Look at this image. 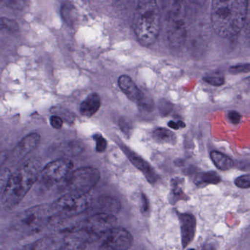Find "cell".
<instances>
[{
    "instance_id": "603a6c76",
    "label": "cell",
    "mask_w": 250,
    "mask_h": 250,
    "mask_svg": "<svg viewBox=\"0 0 250 250\" xmlns=\"http://www.w3.org/2000/svg\"><path fill=\"white\" fill-rule=\"evenodd\" d=\"M10 173L11 172L8 168L0 169V196L2 195L4 192V188L7 185Z\"/></svg>"
},
{
    "instance_id": "3957f363",
    "label": "cell",
    "mask_w": 250,
    "mask_h": 250,
    "mask_svg": "<svg viewBox=\"0 0 250 250\" xmlns=\"http://www.w3.org/2000/svg\"><path fill=\"white\" fill-rule=\"evenodd\" d=\"M160 9L157 0H138L133 18V30L138 42L144 46L152 45L158 38Z\"/></svg>"
},
{
    "instance_id": "cb8c5ba5",
    "label": "cell",
    "mask_w": 250,
    "mask_h": 250,
    "mask_svg": "<svg viewBox=\"0 0 250 250\" xmlns=\"http://www.w3.org/2000/svg\"><path fill=\"white\" fill-rule=\"evenodd\" d=\"M94 140L96 142V151L98 152H104L107 148V141L102 135L96 133L94 135Z\"/></svg>"
},
{
    "instance_id": "7c38bea8",
    "label": "cell",
    "mask_w": 250,
    "mask_h": 250,
    "mask_svg": "<svg viewBox=\"0 0 250 250\" xmlns=\"http://www.w3.org/2000/svg\"><path fill=\"white\" fill-rule=\"evenodd\" d=\"M121 207L120 201L116 198L110 196H102L97 200L94 206V209L96 211L95 214L102 213L116 216L120 212Z\"/></svg>"
},
{
    "instance_id": "74e56055",
    "label": "cell",
    "mask_w": 250,
    "mask_h": 250,
    "mask_svg": "<svg viewBox=\"0 0 250 250\" xmlns=\"http://www.w3.org/2000/svg\"><path fill=\"white\" fill-rule=\"evenodd\" d=\"M245 83H246V84L250 87V77L248 78V79L245 80Z\"/></svg>"
},
{
    "instance_id": "f1b7e54d",
    "label": "cell",
    "mask_w": 250,
    "mask_h": 250,
    "mask_svg": "<svg viewBox=\"0 0 250 250\" xmlns=\"http://www.w3.org/2000/svg\"><path fill=\"white\" fill-rule=\"evenodd\" d=\"M204 81L207 83L215 86H222L225 83V79L221 76H207L204 78Z\"/></svg>"
},
{
    "instance_id": "484cf974",
    "label": "cell",
    "mask_w": 250,
    "mask_h": 250,
    "mask_svg": "<svg viewBox=\"0 0 250 250\" xmlns=\"http://www.w3.org/2000/svg\"><path fill=\"white\" fill-rule=\"evenodd\" d=\"M229 72L232 74L249 73L250 72V64H240L232 66L229 69Z\"/></svg>"
},
{
    "instance_id": "277c9868",
    "label": "cell",
    "mask_w": 250,
    "mask_h": 250,
    "mask_svg": "<svg viewBox=\"0 0 250 250\" xmlns=\"http://www.w3.org/2000/svg\"><path fill=\"white\" fill-rule=\"evenodd\" d=\"M117 216L97 213L66 230L67 237L82 246L92 243L115 227Z\"/></svg>"
},
{
    "instance_id": "52a82bcc",
    "label": "cell",
    "mask_w": 250,
    "mask_h": 250,
    "mask_svg": "<svg viewBox=\"0 0 250 250\" xmlns=\"http://www.w3.org/2000/svg\"><path fill=\"white\" fill-rule=\"evenodd\" d=\"M101 179V173L93 167H83L76 169L66 178V187L68 192L89 194Z\"/></svg>"
},
{
    "instance_id": "9c48e42d",
    "label": "cell",
    "mask_w": 250,
    "mask_h": 250,
    "mask_svg": "<svg viewBox=\"0 0 250 250\" xmlns=\"http://www.w3.org/2000/svg\"><path fill=\"white\" fill-rule=\"evenodd\" d=\"M103 239L101 250H128L133 244L132 234L123 228H113Z\"/></svg>"
},
{
    "instance_id": "2e32d148",
    "label": "cell",
    "mask_w": 250,
    "mask_h": 250,
    "mask_svg": "<svg viewBox=\"0 0 250 250\" xmlns=\"http://www.w3.org/2000/svg\"><path fill=\"white\" fill-rule=\"evenodd\" d=\"M101 100L97 93H92L86 97L80 105V112L84 117L95 115L101 108Z\"/></svg>"
},
{
    "instance_id": "d4e9b609",
    "label": "cell",
    "mask_w": 250,
    "mask_h": 250,
    "mask_svg": "<svg viewBox=\"0 0 250 250\" xmlns=\"http://www.w3.org/2000/svg\"><path fill=\"white\" fill-rule=\"evenodd\" d=\"M7 4L15 10H23L28 7L26 0H7Z\"/></svg>"
},
{
    "instance_id": "5b68a950",
    "label": "cell",
    "mask_w": 250,
    "mask_h": 250,
    "mask_svg": "<svg viewBox=\"0 0 250 250\" xmlns=\"http://www.w3.org/2000/svg\"><path fill=\"white\" fill-rule=\"evenodd\" d=\"M54 217L51 204H41L16 215L12 222V227L23 234L37 233L46 227Z\"/></svg>"
},
{
    "instance_id": "44dd1931",
    "label": "cell",
    "mask_w": 250,
    "mask_h": 250,
    "mask_svg": "<svg viewBox=\"0 0 250 250\" xmlns=\"http://www.w3.org/2000/svg\"><path fill=\"white\" fill-rule=\"evenodd\" d=\"M173 104L170 101L166 99H162L158 103V110L160 114L163 117L168 116L170 113L173 111Z\"/></svg>"
},
{
    "instance_id": "7402d4cb",
    "label": "cell",
    "mask_w": 250,
    "mask_h": 250,
    "mask_svg": "<svg viewBox=\"0 0 250 250\" xmlns=\"http://www.w3.org/2000/svg\"><path fill=\"white\" fill-rule=\"evenodd\" d=\"M172 199L178 200L183 198V192H182V188L180 186V182L179 179H174L172 182Z\"/></svg>"
},
{
    "instance_id": "8fae6325",
    "label": "cell",
    "mask_w": 250,
    "mask_h": 250,
    "mask_svg": "<svg viewBox=\"0 0 250 250\" xmlns=\"http://www.w3.org/2000/svg\"><path fill=\"white\" fill-rule=\"evenodd\" d=\"M179 220L182 248L185 249L192 242L195 237L196 220L192 214L185 213L179 214Z\"/></svg>"
},
{
    "instance_id": "4fadbf2b",
    "label": "cell",
    "mask_w": 250,
    "mask_h": 250,
    "mask_svg": "<svg viewBox=\"0 0 250 250\" xmlns=\"http://www.w3.org/2000/svg\"><path fill=\"white\" fill-rule=\"evenodd\" d=\"M118 84L120 89L128 98L138 104L144 94L141 92L132 79L128 76H122L119 78Z\"/></svg>"
},
{
    "instance_id": "ffe728a7",
    "label": "cell",
    "mask_w": 250,
    "mask_h": 250,
    "mask_svg": "<svg viewBox=\"0 0 250 250\" xmlns=\"http://www.w3.org/2000/svg\"><path fill=\"white\" fill-rule=\"evenodd\" d=\"M221 179L217 173L214 171L206 172L197 175L195 182L196 185H201L204 184H213L216 185L220 182Z\"/></svg>"
},
{
    "instance_id": "ab89813d",
    "label": "cell",
    "mask_w": 250,
    "mask_h": 250,
    "mask_svg": "<svg viewBox=\"0 0 250 250\" xmlns=\"http://www.w3.org/2000/svg\"><path fill=\"white\" fill-rule=\"evenodd\" d=\"M3 0H0V4H1V2H2Z\"/></svg>"
},
{
    "instance_id": "8992f818",
    "label": "cell",
    "mask_w": 250,
    "mask_h": 250,
    "mask_svg": "<svg viewBox=\"0 0 250 250\" xmlns=\"http://www.w3.org/2000/svg\"><path fill=\"white\" fill-rule=\"evenodd\" d=\"M89 194L68 192L60 197L51 204L54 217L70 218L84 212L90 207L92 201Z\"/></svg>"
},
{
    "instance_id": "f546056e",
    "label": "cell",
    "mask_w": 250,
    "mask_h": 250,
    "mask_svg": "<svg viewBox=\"0 0 250 250\" xmlns=\"http://www.w3.org/2000/svg\"><path fill=\"white\" fill-rule=\"evenodd\" d=\"M2 20L4 29H8L10 31H17L19 29L17 22L15 21L13 19L2 18Z\"/></svg>"
},
{
    "instance_id": "ac0fdd59",
    "label": "cell",
    "mask_w": 250,
    "mask_h": 250,
    "mask_svg": "<svg viewBox=\"0 0 250 250\" xmlns=\"http://www.w3.org/2000/svg\"><path fill=\"white\" fill-rule=\"evenodd\" d=\"M61 16L64 21L70 27H73L77 22V13L72 3L66 1L62 5Z\"/></svg>"
},
{
    "instance_id": "e0dca14e",
    "label": "cell",
    "mask_w": 250,
    "mask_h": 250,
    "mask_svg": "<svg viewBox=\"0 0 250 250\" xmlns=\"http://www.w3.org/2000/svg\"><path fill=\"white\" fill-rule=\"evenodd\" d=\"M211 160L215 165L217 168L221 170H228L232 168L233 166V162L230 157L226 156V154L220 152V151H211Z\"/></svg>"
},
{
    "instance_id": "4dcf8cb0",
    "label": "cell",
    "mask_w": 250,
    "mask_h": 250,
    "mask_svg": "<svg viewBox=\"0 0 250 250\" xmlns=\"http://www.w3.org/2000/svg\"><path fill=\"white\" fill-rule=\"evenodd\" d=\"M50 125L53 128L56 129H60L62 127L63 120L59 116H51L50 117Z\"/></svg>"
},
{
    "instance_id": "9a60e30c",
    "label": "cell",
    "mask_w": 250,
    "mask_h": 250,
    "mask_svg": "<svg viewBox=\"0 0 250 250\" xmlns=\"http://www.w3.org/2000/svg\"><path fill=\"white\" fill-rule=\"evenodd\" d=\"M129 160L131 163L144 173L145 177L146 178L147 181L149 182L150 183L154 184L157 182V176L156 174L155 171L154 169L151 167L149 164L146 161L141 158L138 155L133 154L132 152H129L127 154Z\"/></svg>"
},
{
    "instance_id": "30bf717a",
    "label": "cell",
    "mask_w": 250,
    "mask_h": 250,
    "mask_svg": "<svg viewBox=\"0 0 250 250\" xmlns=\"http://www.w3.org/2000/svg\"><path fill=\"white\" fill-rule=\"evenodd\" d=\"M41 140V135L35 132H32L25 136L12 151V162L19 163L22 159L24 158L39 146Z\"/></svg>"
},
{
    "instance_id": "5bb4252c",
    "label": "cell",
    "mask_w": 250,
    "mask_h": 250,
    "mask_svg": "<svg viewBox=\"0 0 250 250\" xmlns=\"http://www.w3.org/2000/svg\"><path fill=\"white\" fill-rule=\"evenodd\" d=\"M60 241L56 236H45L14 250H54L60 248Z\"/></svg>"
},
{
    "instance_id": "e575fe53",
    "label": "cell",
    "mask_w": 250,
    "mask_h": 250,
    "mask_svg": "<svg viewBox=\"0 0 250 250\" xmlns=\"http://www.w3.org/2000/svg\"><path fill=\"white\" fill-rule=\"evenodd\" d=\"M141 201H142V209L143 211H147L148 209V199H147L146 196L145 195L143 194L142 196H141Z\"/></svg>"
},
{
    "instance_id": "1f68e13d",
    "label": "cell",
    "mask_w": 250,
    "mask_h": 250,
    "mask_svg": "<svg viewBox=\"0 0 250 250\" xmlns=\"http://www.w3.org/2000/svg\"><path fill=\"white\" fill-rule=\"evenodd\" d=\"M228 117L233 124L238 125L241 122V115L237 111H229Z\"/></svg>"
},
{
    "instance_id": "d6a6232c",
    "label": "cell",
    "mask_w": 250,
    "mask_h": 250,
    "mask_svg": "<svg viewBox=\"0 0 250 250\" xmlns=\"http://www.w3.org/2000/svg\"><path fill=\"white\" fill-rule=\"evenodd\" d=\"M168 126L169 127L171 128V129L176 130V129H180V128L185 127V124L182 121H179L177 122V123H175V122L173 121H170L168 123Z\"/></svg>"
},
{
    "instance_id": "ba28073f",
    "label": "cell",
    "mask_w": 250,
    "mask_h": 250,
    "mask_svg": "<svg viewBox=\"0 0 250 250\" xmlns=\"http://www.w3.org/2000/svg\"><path fill=\"white\" fill-rule=\"evenodd\" d=\"M73 166V163L68 159L54 160L41 170L38 179L45 185H55L67 177Z\"/></svg>"
},
{
    "instance_id": "60d3db41",
    "label": "cell",
    "mask_w": 250,
    "mask_h": 250,
    "mask_svg": "<svg viewBox=\"0 0 250 250\" xmlns=\"http://www.w3.org/2000/svg\"><path fill=\"white\" fill-rule=\"evenodd\" d=\"M194 250V249H191V250Z\"/></svg>"
},
{
    "instance_id": "d6986e66",
    "label": "cell",
    "mask_w": 250,
    "mask_h": 250,
    "mask_svg": "<svg viewBox=\"0 0 250 250\" xmlns=\"http://www.w3.org/2000/svg\"><path fill=\"white\" fill-rule=\"evenodd\" d=\"M153 137L156 141L165 144H172L176 141L175 134L166 128H158L153 132Z\"/></svg>"
},
{
    "instance_id": "6da1fadb",
    "label": "cell",
    "mask_w": 250,
    "mask_h": 250,
    "mask_svg": "<svg viewBox=\"0 0 250 250\" xmlns=\"http://www.w3.org/2000/svg\"><path fill=\"white\" fill-rule=\"evenodd\" d=\"M249 0H212L211 19L214 31L222 38H231L243 28Z\"/></svg>"
},
{
    "instance_id": "f35d334b",
    "label": "cell",
    "mask_w": 250,
    "mask_h": 250,
    "mask_svg": "<svg viewBox=\"0 0 250 250\" xmlns=\"http://www.w3.org/2000/svg\"><path fill=\"white\" fill-rule=\"evenodd\" d=\"M194 1H202V0H194Z\"/></svg>"
},
{
    "instance_id": "836d02e7",
    "label": "cell",
    "mask_w": 250,
    "mask_h": 250,
    "mask_svg": "<svg viewBox=\"0 0 250 250\" xmlns=\"http://www.w3.org/2000/svg\"><path fill=\"white\" fill-rule=\"evenodd\" d=\"M120 126H121L122 129L126 132L130 130L131 129L130 123L127 120H125V119L120 121Z\"/></svg>"
},
{
    "instance_id": "4316f807",
    "label": "cell",
    "mask_w": 250,
    "mask_h": 250,
    "mask_svg": "<svg viewBox=\"0 0 250 250\" xmlns=\"http://www.w3.org/2000/svg\"><path fill=\"white\" fill-rule=\"evenodd\" d=\"M235 185L238 188L242 189H248L250 188V174L244 175V176H239L235 180Z\"/></svg>"
},
{
    "instance_id": "7a4b0ae2",
    "label": "cell",
    "mask_w": 250,
    "mask_h": 250,
    "mask_svg": "<svg viewBox=\"0 0 250 250\" xmlns=\"http://www.w3.org/2000/svg\"><path fill=\"white\" fill-rule=\"evenodd\" d=\"M41 166L38 159L31 158L24 162L14 173H10L1 195L4 207L12 208L20 204L38 180Z\"/></svg>"
},
{
    "instance_id": "8d00e7d4",
    "label": "cell",
    "mask_w": 250,
    "mask_h": 250,
    "mask_svg": "<svg viewBox=\"0 0 250 250\" xmlns=\"http://www.w3.org/2000/svg\"><path fill=\"white\" fill-rule=\"evenodd\" d=\"M4 29V23H3L2 18L0 17V30Z\"/></svg>"
},
{
    "instance_id": "d590c367",
    "label": "cell",
    "mask_w": 250,
    "mask_h": 250,
    "mask_svg": "<svg viewBox=\"0 0 250 250\" xmlns=\"http://www.w3.org/2000/svg\"><path fill=\"white\" fill-rule=\"evenodd\" d=\"M54 250H79L76 249V248H73V247L69 246L67 245H64L63 244V245H62L60 248H57V249Z\"/></svg>"
},
{
    "instance_id": "83f0119b",
    "label": "cell",
    "mask_w": 250,
    "mask_h": 250,
    "mask_svg": "<svg viewBox=\"0 0 250 250\" xmlns=\"http://www.w3.org/2000/svg\"><path fill=\"white\" fill-rule=\"evenodd\" d=\"M138 104L140 106H141V108H144L146 111H151L154 109V103H153L152 100L150 98L144 96V95L138 102Z\"/></svg>"
}]
</instances>
